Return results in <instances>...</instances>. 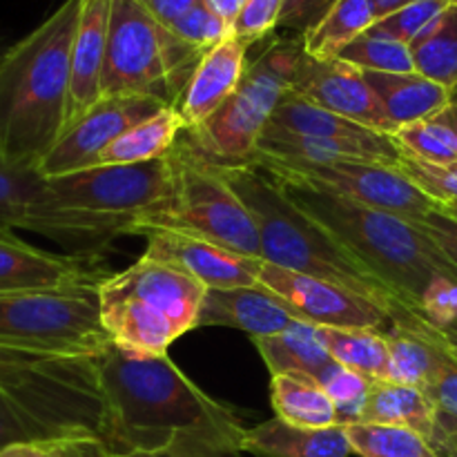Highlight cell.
<instances>
[{"instance_id":"cell-52","label":"cell","mask_w":457,"mask_h":457,"mask_svg":"<svg viewBox=\"0 0 457 457\" xmlns=\"http://www.w3.org/2000/svg\"><path fill=\"white\" fill-rule=\"evenodd\" d=\"M411 3H415V0H370V4H373L378 21H382V18H386V16H391V13L400 12L402 7H406V4H411Z\"/></svg>"},{"instance_id":"cell-35","label":"cell","mask_w":457,"mask_h":457,"mask_svg":"<svg viewBox=\"0 0 457 457\" xmlns=\"http://www.w3.org/2000/svg\"><path fill=\"white\" fill-rule=\"evenodd\" d=\"M346 436L360 457H437L431 442L411 428L355 422L348 424Z\"/></svg>"},{"instance_id":"cell-43","label":"cell","mask_w":457,"mask_h":457,"mask_svg":"<svg viewBox=\"0 0 457 457\" xmlns=\"http://www.w3.org/2000/svg\"><path fill=\"white\" fill-rule=\"evenodd\" d=\"M281 4L284 0H245L244 9L232 25V36L248 47L268 38L279 25Z\"/></svg>"},{"instance_id":"cell-15","label":"cell","mask_w":457,"mask_h":457,"mask_svg":"<svg viewBox=\"0 0 457 457\" xmlns=\"http://www.w3.org/2000/svg\"><path fill=\"white\" fill-rule=\"evenodd\" d=\"M168 107V103L152 96H103L87 114L61 134L38 163V172L45 179H58L94 168L103 150L120 134Z\"/></svg>"},{"instance_id":"cell-6","label":"cell","mask_w":457,"mask_h":457,"mask_svg":"<svg viewBox=\"0 0 457 457\" xmlns=\"http://www.w3.org/2000/svg\"><path fill=\"white\" fill-rule=\"evenodd\" d=\"M303 56L299 36H275L248 62L237 92L204 125L186 129V143L217 165H248L257 159L263 129L275 116L281 98L293 89Z\"/></svg>"},{"instance_id":"cell-41","label":"cell","mask_w":457,"mask_h":457,"mask_svg":"<svg viewBox=\"0 0 457 457\" xmlns=\"http://www.w3.org/2000/svg\"><path fill=\"white\" fill-rule=\"evenodd\" d=\"M400 170L424 195H428L440 205L457 201V163L436 165L427 163V161L411 159V156L404 154Z\"/></svg>"},{"instance_id":"cell-56","label":"cell","mask_w":457,"mask_h":457,"mask_svg":"<svg viewBox=\"0 0 457 457\" xmlns=\"http://www.w3.org/2000/svg\"><path fill=\"white\" fill-rule=\"evenodd\" d=\"M449 94H451V105H457V85L453 89H451Z\"/></svg>"},{"instance_id":"cell-14","label":"cell","mask_w":457,"mask_h":457,"mask_svg":"<svg viewBox=\"0 0 457 457\" xmlns=\"http://www.w3.org/2000/svg\"><path fill=\"white\" fill-rule=\"evenodd\" d=\"M257 281L286 303L295 320L320 328H393L391 312L346 286L263 262Z\"/></svg>"},{"instance_id":"cell-46","label":"cell","mask_w":457,"mask_h":457,"mask_svg":"<svg viewBox=\"0 0 457 457\" xmlns=\"http://www.w3.org/2000/svg\"><path fill=\"white\" fill-rule=\"evenodd\" d=\"M424 393L431 397L437 411L457 415V360L453 355V348H451V357L442 364L436 379L424 388Z\"/></svg>"},{"instance_id":"cell-31","label":"cell","mask_w":457,"mask_h":457,"mask_svg":"<svg viewBox=\"0 0 457 457\" xmlns=\"http://www.w3.org/2000/svg\"><path fill=\"white\" fill-rule=\"evenodd\" d=\"M378 22L370 0H339L306 36H303V52L308 56L337 58L344 47L353 43L357 36L369 31Z\"/></svg>"},{"instance_id":"cell-20","label":"cell","mask_w":457,"mask_h":457,"mask_svg":"<svg viewBox=\"0 0 457 457\" xmlns=\"http://www.w3.org/2000/svg\"><path fill=\"white\" fill-rule=\"evenodd\" d=\"M295 315L275 293L262 284L237 288H208L199 311L201 326H226L250 337H270L295 324Z\"/></svg>"},{"instance_id":"cell-5","label":"cell","mask_w":457,"mask_h":457,"mask_svg":"<svg viewBox=\"0 0 457 457\" xmlns=\"http://www.w3.org/2000/svg\"><path fill=\"white\" fill-rule=\"evenodd\" d=\"M205 286L195 277L141 257L101 281V320L112 344L141 355L168 348L196 328Z\"/></svg>"},{"instance_id":"cell-40","label":"cell","mask_w":457,"mask_h":457,"mask_svg":"<svg viewBox=\"0 0 457 457\" xmlns=\"http://www.w3.org/2000/svg\"><path fill=\"white\" fill-rule=\"evenodd\" d=\"M451 3L453 0H415V3L402 7L400 12L378 21L370 29L411 45Z\"/></svg>"},{"instance_id":"cell-4","label":"cell","mask_w":457,"mask_h":457,"mask_svg":"<svg viewBox=\"0 0 457 457\" xmlns=\"http://www.w3.org/2000/svg\"><path fill=\"white\" fill-rule=\"evenodd\" d=\"M266 172L297 208L324 223L366 266L373 268L418 317L420 302L431 281L440 275L457 277V268L415 221L355 204L270 170Z\"/></svg>"},{"instance_id":"cell-44","label":"cell","mask_w":457,"mask_h":457,"mask_svg":"<svg viewBox=\"0 0 457 457\" xmlns=\"http://www.w3.org/2000/svg\"><path fill=\"white\" fill-rule=\"evenodd\" d=\"M418 312L437 333L453 324L457 320V277H436L424 293Z\"/></svg>"},{"instance_id":"cell-57","label":"cell","mask_w":457,"mask_h":457,"mask_svg":"<svg viewBox=\"0 0 457 457\" xmlns=\"http://www.w3.org/2000/svg\"><path fill=\"white\" fill-rule=\"evenodd\" d=\"M7 49H9V45L4 43V38H3V36H0V56H3V54L7 52Z\"/></svg>"},{"instance_id":"cell-54","label":"cell","mask_w":457,"mask_h":457,"mask_svg":"<svg viewBox=\"0 0 457 457\" xmlns=\"http://www.w3.org/2000/svg\"><path fill=\"white\" fill-rule=\"evenodd\" d=\"M442 116H445V119L449 120V125L455 129V134H457V105L446 107V110L442 112Z\"/></svg>"},{"instance_id":"cell-21","label":"cell","mask_w":457,"mask_h":457,"mask_svg":"<svg viewBox=\"0 0 457 457\" xmlns=\"http://www.w3.org/2000/svg\"><path fill=\"white\" fill-rule=\"evenodd\" d=\"M112 0H83L71 45V80L67 128L87 114L103 98V67H105L107 34H110ZM65 128V129H67Z\"/></svg>"},{"instance_id":"cell-3","label":"cell","mask_w":457,"mask_h":457,"mask_svg":"<svg viewBox=\"0 0 457 457\" xmlns=\"http://www.w3.org/2000/svg\"><path fill=\"white\" fill-rule=\"evenodd\" d=\"M83 0H65L0 56V154L36 168L67 128L71 45Z\"/></svg>"},{"instance_id":"cell-2","label":"cell","mask_w":457,"mask_h":457,"mask_svg":"<svg viewBox=\"0 0 457 457\" xmlns=\"http://www.w3.org/2000/svg\"><path fill=\"white\" fill-rule=\"evenodd\" d=\"M217 165V163H214ZM232 190L239 195L262 244V259L286 270L346 286L391 312L393 324L431 333V326L415 315L400 295L344 245L324 223L312 219L288 199L279 183L257 163L217 165Z\"/></svg>"},{"instance_id":"cell-55","label":"cell","mask_w":457,"mask_h":457,"mask_svg":"<svg viewBox=\"0 0 457 457\" xmlns=\"http://www.w3.org/2000/svg\"><path fill=\"white\" fill-rule=\"evenodd\" d=\"M442 210H446V212H449L451 217H455V219H457V201H453V204L442 205Z\"/></svg>"},{"instance_id":"cell-12","label":"cell","mask_w":457,"mask_h":457,"mask_svg":"<svg viewBox=\"0 0 457 457\" xmlns=\"http://www.w3.org/2000/svg\"><path fill=\"white\" fill-rule=\"evenodd\" d=\"M47 183L65 208L141 219L168 204L174 190V170L168 152L145 163L96 165L47 179Z\"/></svg>"},{"instance_id":"cell-47","label":"cell","mask_w":457,"mask_h":457,"mask_svg":"<svg viewBox=\"0 0 457 457\" xmlns=\"http://www.w3.org/2000/svg\"><path fill=\"white\" fill-rule=\"evenodd\" d=\"M418 226L436 241L437 248L446 254L451 263L457 268V219L451 217L442 205L433 210L424 221H418Z\"/></svg>"},{"instance_id":"cell-7","label":"cell","mask_w":457,"mask_h":457,"mask_svg":"<svg viewBox=\"0 0 457 457\" xmlns=\"http://www.w3.org/2000/svg\"><path fill=\"white\" fill-rule=\"evenodd\" d=\"M0 295V344L56 357H101L112 346L101 320V281Z\"/></svg>"},{"instance_id":"cell-33","label":"cell","mask_w":457,"mask_h":457,"mask_svg":"<svg viewBox=\"0 0 457 457\" xmlns=\"http://www.w3.org/2000/svg\"><path fill=\"white\" fill-rule=\"evenodd\" d=\"M415 71L453 89L457 85V3H451L411 43Z\"/></svg>"},{"instance_id":"cell-58","label":"cell","mask_w":457,"mask_h":457,"mask_svg":"<svg viewBox=\"0 0 457 457\" xmlns=\"http://www.w3.org/2000/svg\"><path fill=\"white\" fill-rule=\"evenodd\" d=\"M451 348H453V346H451ZM453 355H455V360H457V348H453Z\"/></svg>"},{"instance_id":"cell-50","label":"cell","mask_w":457,"mask_h":457,"mask_svg":"<svg viewBox=\"0 0 457 457\" xmlns=\"http://www.w3.org/2000/svg\"><path fill=\"white\" fill-rule=\"evenodd\" d=\"M141 7L161 22L163 27H172L181 16H186L199 0H138Z\"/></svg>"},{"instance_id":"cell-32","label":"cell","mask_w":457,"mask_h":457,"mask_svg":"<svg viewBox=\"0 0 457 457\" xmlns=\"http://www.w3.org/2000/svg\"><path fill=\"white\" fill-rule=\"evenodd\" d=\"M270 123L288 129V132L306 134V137L344 138V141H370V138L379 137V132H373V129L364 128L355 120L333 114V112L302 98L293 89L281 98Z\"/></svg>"},{"instance_id":"cell-27","label":"cell","mask_w":457,"mask_h":457,"mask_svg":"<svg viewBox=\"0 0 457 457\" xmlns=\"http://www.w3.org/2000/svg\"><path fill=\"white\" fill-rule=\"evenodd\" d=\"M270 402L275 409V418L295 424V427L328 428L339 424L333 402L311 375H272Z\"/></svg>"},{"instance_id":"cell-8","label":"cell","mask_w":457,"mask_h":457,"mask_svg":"<svg viewBox=\"0 0 457 457\" xmlns=\"http://www.w3.org/2000/svg\"><path fill=\"white\" fill-rule=\"evenodd\" d=\"M205 52L156 22L138 0H112L103 96L179 98Z\"/></svg>"},{"instance_id":"cell-34","label":"cell","mask_w":457,"mask_h":457,"mask_svg":"<svg viewBox=\"0 0 457 457\" xmlns=\"http://www.w3.org/2000/svg\"><path fill=\"white\" fill-rule=\"evenodd\" d=\"M61 437L89 436H80L47 411L13 395L7 388H0V451L18 445H31V442L61 440Z\"/></svg>"},{"instance_id":"cell-19","label":"cell","mask_w":457,"mask_h":457,"mask_svg":"<svg viewBox=\"0 0 457 457\" xmlns=\"http://www.w3.org/2000/svg\"><path fill=\"white\" fill-rule=\"evenodd\" d=\"M245 67H248V45L237 40L235 36L201 56L199 65L172 105L181 120L183 132L199 128L221 110L223 103L239 87Z\"/></svg>"},{"instance_id":"cell-18","label":"cell","mask_w":457,"mask_h":457,"mask_svg":"<svg viewBox=\"0 0 457 457\" xmlns=\"http://www.w3.org/2000/svg\"><path fill=\"white\" fill-rule=\"evenodd\" d=\"M290 161V163H339V161H355V163H379L402 168L404 152L397 145L395 137L379 134L370 141H344V138H321L295 134L275 123H268L257 145V159ZM254 159V161H257Z\"/></svg>"},{"instance_id":"cell-26","label":"cell","mask_w":457,"mask_h":457,"mask_svg":"<svg viewBox=\"0 0 457 457\" xmlns=\"http://www.w3.org/2000/svg\"><path fill=\"white\" fill-rule=\"evenodd\" d=\"M436 418V404L422 388L395 382H373L361 422L411 428L431 440Z\"/></svg>"},{"instance_id":"cell-10","label":"cell","mask_w":457,"mask_h":457,"mask_svg":"<svg viewBox=\"0 0 457 457\" xmlns=\"http://www.w3.org/2000/svg\"><path fill=\"white\" fill-rule=\"evenodd\" d=\"M0 388L47 411L80 436L105 427L98 357H56L0 344Z\"/></svg>"},{"instance_id":"cell-13","label":"cell","mask_w":457,"mask_h":457,"mask_svg":"<svg viewBox=\"0 0 457 457\" xmlns=\"http://www.w3.org/2000/svg\"><path fill=\"white\" fill-rule=\"evenodd\" d=\"M254 163L281 177L321 187L369 208L386 210L415 223L424 221L433 210L440 208V204L424 195L400 168L391 165L355 163V161L290 163V161H275L266 156H259Z\"/></svg>"},{"instance_id":"cell-24","label":"cell","mask_w":457,"mask_h":457,"mask_svg":"<svg viewBox=\"0 0 457 457\" xmlns=\"http://www.w3.org/2000/svg\"><path fill=\"white\" fill-rule=\"evenodd\" d=\"M364 76L378 96L388 123L393 125V132L404 125L433 119L451 105L449 89L420 71L411 74L364 71Z\"/></svg>"},{"instance_id":"cell-45","label":"cell","mask_w":457,"mask_h":457,"mask_svg":"<svg viewBox=\"0 0 457 457\" xmlns=\"http://www.w3.org/2000/svg\"><path fill=\"white\" fill-rule=\"evenodd\" d=\"M337 3L339 0H284L277 29L303 38Z\"/></svg>"},{"instance_id":"cell-25","label":"cell","mask_w":457,"mask_h":457,"mask_svg":"<svg viewBox=\"0 0 457 457\" xmlns=\"http://www.w3.org/2000/svg\"><path fill=\"white\" fill-rule=\"evenodd\" d=\"M386 339L391 353L386 382L418 386L424 391L436 379L442 364L451 357L449 342L437 330L422 333V330L393 326L386 333Z\"/></svg>"},{"instance_id":"cell-49","label":"cell","mask_w":457,"mask_h":457,"mask_svg":"<svg viewBox=\"0 0 457 457\" xmlns=\"http://www.w3.org/2000/svg\"><path fill=\"white\" fill-rule=\"evenodd\" d=\"M428 442L437 457H457V415L437 411L436 431Z\"/></svg>"},{"instance_id":"cell-30","label":"cell","mask_w":457,"mask_h":457,"mask_svg":"<svg viewBox=\"0 0 457 457\" xmlns=\"http://www.w3.org/2000/svg\"><path fill=\"white\" fill-rule=\"evenodd\" d=\"M320 328V326H317ZM320 339L337 364L364 375L370 382L388 379V339L375 328H320Z\"/></svg>"},{"instance_id":"cell-22","label":"cell","mask_w":457,"mask_h":457,"mask_svg":"<svg viewBox=\"0 0 457 457\" xmlns=\"http://www.w3.org/2000/svg\"><path fill=\"white\" fill-rule=\"evenodd\" d=\"M96 270L74 254H54L18 239L12 228H0V295L56 288L87 279Z\"/></svg>"},{"instance_id":"cell-11","label":"cell","mask_w":457,"mask_h":457,"mask_svg":"<svg viewBox=\"0 0 457 457\" xmlns=\"http://www.w3.org/2000/svg\"><path fill=\"white\" fill-rule=\"evenodd\" d=\"M137 219L65 208L36 168H18L0 154V228L36 232L67 248L94 253L116 237L134 235Z\"/></svg>"},{"instance_id":"cell-36","label":"cell","mask_w":457,"mask_h":457,"mask_svg":"<svg viewBox=\"0 0 457 457\" xmlns=\"http://www.w3.org/2000/svg\"><path fill=\"white\" fill-rule=\"evenodd\" d=\"M337 58L351 62L361 71H382V74H411L415 71L411 45L369 29L357 36Z\"/></svg>"},{"instance_id":"cell-42","label":"cell","mask_w":457,"mask_h":457,"mask_svg":"<svg viewBox=\"0 0 457 457\" xmlns=\"http://www.w3.org/2000/svg\"><path fill=\"white\" fill-rule=\"evenodd\" d=\"M0 457H114L101 437H61L0 451Z\"/></svg>"},{"instance_id":"cell-53","label":"cell","mask_w":457,"mask_h":457,"mask_svg":"<svg viewBox=\"0 0 457 457\" xmlns=\"http://www.w3.org/2000/svg\"><path fill=\"white\" fill-rule=\"evenodd\" d=\"M442 335H445V339L449 342V346L457 348V320L451 326H446V328L442 330Z\"/></svg>"},{"instance_id":"cell-16","label":"cell","mask_w":457,"mask_h":457,"mask_svg":"<svg viewBox=\"0 0 457 457\" xmlns=\"http://www.w3.org/2000/svg\"><path fill=\"white\" fill-rule=\"evenodd\" d=\"M293 92L373 132L391 134V137L395 134L364 71L342 58L321 61L303 52L295 74Z\"/></svg>"},{"instance_id":"cell-1","label":"cell","mask_w":457,"mask_h":457,"mask_svg":"<svg viewBox=\"0 0 457 457\" xmlns=\"http://www.w3.org/2000/svg\"><path fill=\"white\" fill-rule=\"evenodd\" d=\"M105 427L112 455L161 451L199 442L241 453L245 427L230 406L205 395L168 355H141L112 344L98 357Z\"/></svg>"},{"instance_id":"cell-38","label":"cell","mask_w":457,"mask_h":457,"mask_svg":"<svg viewBox=\"0 0 457 457\" xmlns=\"http://www.w3.org/2000/svg\"><path fill=\"white\" fill-rule=\"evenodd\" d=\"M315 379L324 388L326 395L330 397V402H333L342 427L361 422L366 400H369L370 386H373L369 378L330 360Z\"/></svg>"},{"instance_id":"cell-17","label":"cell","mask_w":457,"mask_h":457,"mask_svg":"<svg viewBox=\"0 0 457 457\" xmlns=\"http://www.w3.org/2000/svg\"><path fill=\"white\" fill-rule=\"evenodd\" d=\"M138 235L147 239V250L143 257L177 268L201 281L205 288H237V286L259 284L257 277L263 259L245 257L214 241L170 228H145Z\"/></svg>"},{"instance_id":"cell-48","label":"cell","mask_w":457,"mask_h":457,"mask_svg":"<svg viewBox=\"0 0 457 457\" xmlns=\"http://www.w3.org/2000/svg\"><path fill=\"white\" fill-rule=\"evenodd\" d=\"M244 453H228V451L212 449V446L199 445V442H177L161 451H134V453H123L114 457H239Z\"/></svg>"},{"instance_id":"cell-23","label":"cell","mask_w":457,"mask_h":457,"mask_svg":"<svg viewBox=\"0 0 457 457\" xmlns=\"http://www.w3.org/2000/svg\"><path fill=\"white\" fill-rule=\"evenodd\" d=\"M241 453L254 457H353L346 427H295L279 418L245 428Z\"/></svg>"},{"instance_id":"cell-28","label":"cell","mask_w":457,"mask_h":457,"mask_svg":"<svg viewBox=\"0 0 457 457\" xmlns=\"http://www.w3.org/2000/svg\"><path fill=\"white\" fill-rule=\"evenodd\" d=\"M253 344L272 375L302 373L317 378L333 360L321 344L320 328L299 320L270 337H254Z\"/></svg>"},{"instance_id":"cell-29","label":"cell","mask_w":457,"mask_h":457,"mask_svg":"<svg viewBox=\"0 0 457 457\" xmlns=\"http://www.w3.org/2000/svg\"><path fill=\"white\" fill-rule=\"evenodd\" d=\"M181 132L183 125L177 112L168 107V110L159 112L152 119L143 120V123L134 125L128 132L120 134L110 147L103 150L96 165H128L161 159L172 150Z\"/></svg>"},{"instance_id":"cell-9","label":"cell","mask_w":457,"mask_h":457,"mask_svg":"<svg viewBox=\"0 0 457 457\" xmlns=\"http://www.w3.org/2000/svg\"><path fill=\"white\" fill-rule=\"evenodd\" d=\"M174 190L165 205L137 219L134 235L145 228H170L201 237L245 257L262 259V244L253 214L239 199L221 170L196 154L186 141L170 150Z\"/></svg>"},{"instance_id":"cell-39","label":"cell","mask_w":457,"mask_h":457,"mask_svg":"<svg viewBox=\"0 0 457 457\" xmlns=\"http://www.w3.org/2000/svg\"><path fill=\"white\" fill-rule=\"evenodd\" d=\"M170 29L179 38L186 40L187 45L201 49V52H208V49L217 47V45H221L223 40H228L232 36V27L205 0H199Z\"/></svg>"},{"instance_id":"cell-59","label":"cell","mask_w":457,"mask_h":457,"mask_svg":"<svg viewBox=\"0 0 457 457\" xmlns=\"http://www.w3.org/2000/svg\"><path fill=\"white\" fill-rule=\"evenodd\" d=\"M453 3H457V0H453Z\"/></svg>"},{"instance_id":"cell-51","label":"cell","mask_w":457,"mask_h":457,"mask_svg":"<svg viewBox=\"0 0 457 457\" xmlns=\"http://www.w3.org/2000/svg\"><path fill=\"white\" fill-rule=\"evenodd\" d=\"M205 3H208L210 7L232 27L235 25L237 16H239V12L244 9L245 0H205Z\"/></svg>"},{"instance_id":"cell-37","label":"cell","mask_w":457,"mask_h":457,"mask_svg":"<svg viewBox=\"0 0 457 457\" xmlns=\"http://www.w3.org/2000/svg\"><path fill=\"white\" fill-rule=\"evenodd\" d=\"M393 137L411 159L436 165L457 163V134L442 112L433 119L404 125Z\"/></svg>"}]
</instances>
